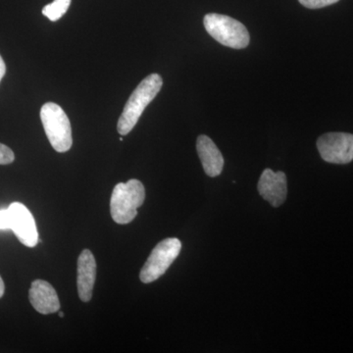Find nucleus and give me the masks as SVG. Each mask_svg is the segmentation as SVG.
<instances>
[{
	"label": "nucleus",
	"instance_id": "13",
	"mask_svg": "<svg viewBox=\"0 0 353 353\" xmlns=\"http://www.w3.org/2000/svg\"><path fill=\"white\" fill-rule=\"evenodd\" d=\"M301 6L308 9H319L323 7L332 6L340 0H299Z\"/></svg>",
	"mask_w": 353,
	"mask_h": 353
},
{
	"label": "nucleus",
	"instance_id": "3",
	"mask_svg": "<svg viewBox=\"0 0 353 353\" xmlns=\"http://www.w3.org/2000/svg\"><path fill=\"white\" fill-rule=\"evenodd\" d=\"M203 24L206 32L223 46L241 50L250 44V32L245 26L234 18L210 13L204 16Z\"/></svg>",
	"mask_w": 353,
	"mask_h": 353
},
{
	"label": "nucleus",
	"instance_id": "17",
	"mask_svg": "<svg viewBox=\"0 0 353 353\" xmlns=\"http://www.w3.org/2000/svg\"><path fill=\"white\" fill-rule=\"evenodd\" d=\"M60 317H64V313L63 312H59Z\"/></svg>",
	"mask_w": 353,
	"mask_h": 353
},
{
	"label": "nucleus",
	"instance_id": "6",
	"mask_svg": "<svg viewBox=\"0 0 353 353\" xmlns=\"http://www.w3.org/2000/svg\"><path fill=\"white\" fill-rule=\"evenodd\" d=\"M182 250V243L176 238L160 241L154 248L139 273V279L145 284L154 282L163 276L175 261Z\"/></svg>",
	"mask_w": 353,
	"mask_h": 353
},
{
	"label": "nucleus",
	"instance_id": "8",
	"mask_svg": "<svg viewBox=\"0 0 353 353\" xmlns=\"http://www.w3.org/2000/svg\"><path fill=\"white\" fill-rule=\"evenodd\" d=\"M260 196L274 208L284 204L288 194L287 176L284 172H274L265 169L259 182Z\"/></svg>",
	"mask_w": 353,
	"mask_h": 353
},
{
	"label": "nucleus",
	"instance_id": "2",
	"mask_svg": "<svg viewBox=\"0 0 353 353\" xmlns=\"http://www.w3.org/2000/svg\"><path fill=\"white\" fill-rule=\"evenodd\" d=\"M145 199V189L141 181L132 179L115 185L111 196L110 212L114 222L125 225L138 215V208Z\"/></svg>",
	"mask_w": 353,
	"mask_h": 353
},
{
	"label": "nucleus",
	"instance_id": "10",
	"mask_svg": "<svg viewBox=\"0 0 353 353\" xmlns=\"http://www.w3.org/2000/svg\"><path fill=\"white\" fill-rule=\"evenodd\" d=\"M97 278V262L90 250H83L78 259V294L83 303L92 299Z\"/></svg>",
	"mask_w": 353,
	"mask_h": 353
},
{
	"label": "nucleus",
	"instance_id": "9",
	"mask_svg": "<svg viewBox=\"0 0 353 353\" xmlns=\"http://www.w3.org/2000/svg\"><path fill=\"white\" fill-rule=\"evenodd\" d=\"M29 299L32 307L41 314L48 315L59 311L60 301L57 290L46 281L36 280L32 283Z\"/></svg>",
	"mask_w": 353,
	"mask_h": 353
},
{
	"label": "nucleus",
	"instance_id": "14",
	"mask_svg": "<svg viewBox=\"0 0 353 353\" xmlns=\"http://www.w3.org/2000/svg\"><path fill=\"white\" fill-rule=\"evenodd\" d=\"M15 160V155L11 148L0 143V165L11 164Z\"/></svg>",
	"mask_w": 353,
	"mask_h": 353
},
{
	"label": "nucleus",
	"instance_id": "11",
	"mask_svg": "<svg viewBox=\"0 0 353 353\" xmlns=\"http://www.w3.org/2000/svg\"><path fill=\"white\" fill-rule=\"evenodd\" d=\"M196 150L206 175L212 178L219 176L224 167V158L214 141L208 136L201 134L197 138Z\"/></svg>",
	"mask_w": 353,
	"mask_h": 353
},
{
	"label": "nucleus",
	"instance_id": "5",
	"mask_svg": "<svg viewBox=\"0 0 353 353\" xmlns=\"http://www.w3.org/2000/svg\"><path fill=\"white\" fill-rule=\"evenodd\" d=\"M41 120L51 146L57 152H68L73 145L71 123L63 109L48 102L41 109Z\"/></svg>",
	"mask_w": 353,
	"mask_h": 353
},
{
	"label": "nucleus",
	"instance_id": "7",
	"mask_svg": "<svg viewBox=\"0 0 353 353\" xmlns=\"http://www.w3.org/2000/svg\"><path fill=\"white\" fill-rule=\"evenodd\" d=\"M317 148L323 159L329 163L347 164L353 160V134L329 132L317 141Z\"/></svg>",
	"mask_w": 353,
	"mask_h": 353
},
{
	"label": "nucleus",
	"instance_id": "4",
	"mask_svg": "<svg viewBox=\"0 0 353 353\" xmlns=\"http://www.w3.org/2000/svg\"><path fill=\"white\" fill-rule=\"evenodd\" d=\"M12 230L21 243L34 248L39 243L36 221L29 209L20 202H13L0 210V231Z\"/></svg>",
	"mask_w": 353,
	"mask_h": 353
},
{
	"label": "nucleus",
	"instance_id": "15",
	"mask_svg": "<svg viewBox=\"0 0 353 353\" xmlns=\"http://www.w3.org/2000/svg\"><path fill=\"white\" fill-rule=\"evenodd\" d=\"M6 65L4 60L2 59L1 55H0V82H1L3 77L6 76Z\"/></svg>",
	"mask_w": 353,
	"mask_h": 353
},
{
	"label": "nucleus",
	"instance_id": "1",
	"mask_svg": "<svg viewBox=\"0 0 353 353\" xmlns=\"http://www.w3.org/2000/svg\"><path fill=\"white\" fill-rule=\"evenodd\" d=\"M162 85L163 80L158 74H152L141 81L128 99L118 121L117 130L121 136H126L134 129L148 104L157 97Z\"/></svg>",
	"mask_w": 353,
	"mask_h": 353
},
{
	"label": "nucleus",
	"instance_id": "16",
	"mask_svg": "<svg viewBox=\"0 0 353 353\" xmlns=\"http://www.w3.org/2000/svg\"><path fill=\"white\" fill-rule=\"evenodd\" d=\"M4 290H6V285H4L3 280L0 277V299L3 296Z\"/></svg>",
	"mask_w": 353,
	"mask_h": 353
},
{
	"label": "nucleus",
	"instance_id": "12",
	"mask_svg": "<svg viewBox=\"0 0 353 353\" xmlns=\"http://www.w3.org/2000/svg\"><path fill=\"white\" fill-rule=\"evenodd\" d=\"M70 6L71 0H54L52 3L43 7V14L46 18L55 22L68 11Z\"/></svg>",
	"mask_w": 353,
	"mask_h": 353
}]
</instances>
